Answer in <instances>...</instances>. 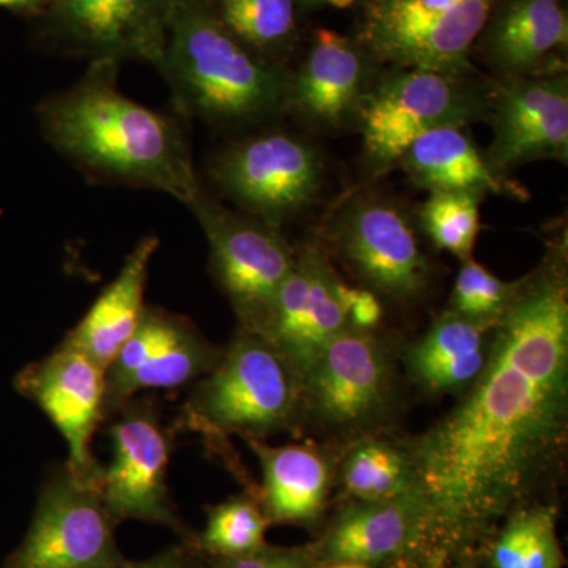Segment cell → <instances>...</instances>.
Instances as JSON below:
<instances>
[{
	"instance_id": "obj_1",
	"label": "cell",
	"mask_w": 568,
	"mask_h": 568,
	"mask_svg": "<svg viewBox=\"0 0 568 568\" xmlns=\"http://www.w3.org/2000/svg\"><path fill=\"white\" fill-rule=\"evenodd\" d=\"M493 328L484 372L426 432L405 437L428 562L470 555L511 511L562 484L568 455V250L556 237Z\"/></svg>"
},
{
	"instance_id": "obj_2",
	"label": "cell",
	"mask_w": 568,
	"mask_h": 568,
	"mask_svg": "<svg viewBox=\"0 0 568 568\" xmlns=\"http://www.w3.org/2000/svg\"><path fill=\"white\" fill-rule=\"evenodd\" d=\"M118 62H91L80 81L40 103L41 132L91 181L149 189L185 205L204 192L181 122L123 95Z\"/></svg>"
},
{
	"instance_id": "obj_3",
	"label": "cell",
	"mask_w": 568,
	"mask_h": 568,
	"mask_svg": "<svg viewBox=\"0 0 568 568\" xmlns=\"http://www.w3.org/2000/svg\"><path fill=\"white\" fill-rule=\"evenodd\" d=\"M160 71L179 110L204 121L241 125L286 111L290 74L235 39L207 0H174Z\"/></svg>"
},
{
	"instance_id": "obj_4",
	"label": "cell",
	"mask_w": 568,
	"mask_h": 568,
	"mask_svg": "<svg viewBox=\"0 0 568 568\" xmlns=\"http://www.w3.org/2000/svg\"><path fill=\"white\" fill-rule=\"evenodd\" d=\"M302 377L263 336L237 328L222 357L194 384L181 426L222 452L230 436L298 435Z\"/></svg>"
},
{
	"instance_id": "obj_5",
	"label": "cell",
	"mask_w": 568,
	"mask_h": 568,
	"mask_svg": "<svg viewBox=\"0 0 568 568\" xmlns=\"http://www.w3.org/2000/svg\"><path fill=\"white\" fill-rule=\"evenodd\" d=\"M396 357L377 331L346 328L302 376L298 435L346 447L390 433L402 405Z\"/></svg>"
},
{
	"instance_id": "obj_6",
	"label": "cell",
	"mask_w": 568,
	"mask_h": 568,
	"mask_svg": "<svg viewBox=\"0 0 568 568\" xmlns=\"http://www.w3.org/2000/svg\"><path fill=\"white\" fill-rule=\"evenodd\" d=\"M321 245L345 265L357 286L372 291L383 304H418L432 290L435 271L416 230L386 197H351L335 213Z\"/></svg>"
},
{
	"instance_id": "obj_7",
	"label": "cell",
	"mask_w": 568,
	"mask_h": 568,
	"mask_svg": "<svg viewBox=\"0 0 568 568\" xmlns=\"http://www.w3.org/2000/svg\"><path fill=\"white\" fill-rule=\"evenodd\" d=\"M463 74L399 69L369 88L357 121L365 156L376 173L395 168L418 138L443 126H466L487 115L488 89Z\"/></svg>"
},
{
	"instance_id": "obj_8",
	"label": "cell",
	"mask_w": 568,
	"mask_h": 568,
	"mask_svg": "<svg viewBox=\"0 0 568 568\" xmlns=\"http://www.w3.org/2000/svg\"><path fill=\"white\" fill-rule=\"evenodd\" d=\"M211 250V274L233 306L239 327L256 332L293 271L294 245L280 227L234 212L203 192L189 205Z\"/></svg>"
},
{
	"instance_id": "obj_9",
	"label": "cell",
	"mask_w": 568,
	"mask_h": 568,
	"mask_svg": "<svg viewBox=\"0 0 568 568\" xmlns=\"http://www.w3.org/2000/svg\"><path fill=\"white\" fill-rule=\"evenodd\" d=\"M209 173L242 211L282 230L320 196L324 162L308 141L271 130L226 145Z\"/></svg>"
},
{
	"instance_id": "obj_10",
	"label": "cell",
	"mask_w": 568,
	"mask_h": 568,
	"mask_svg": "<svg viewBox=\"0 0 568 568\" xmlns=\"http://www.w3.org/2000/svg\"><path fill=\"white\" fill-rule=\"evenodd\" d=\"M108 428L111 462L102 467L99 493L114 526L142 521L163 526L183 541L196 534L179 517L170 487L171 439L155 406L130 399L114 414Z\"/></svg>"
},
{
	"instance_id": "obj_11",
	"label": "cell",
	"mask_w": 568,
	"mask_h": 568,
	"mask_svg": "<svg viewBox=\"0 0 568 568\" xmlns=\"http://www.w3.org/2000/svg\"><path fill=\"white\" fill-rule=\"evenodd\" d=\"M495 0H376L366 40L377 58L398 69L463 74Z\"/></svg>"
},
{
	"instance_id": "obj_12",
	"label": "cell",
	"mask_w": 568,
	"mask_h": 568,
	"mask_svg": "<svg viewBox=\"0 0 568 568\" xmlns=\"http://www.w3.org/2000/svg\"><path fill=\"white\" fill-rule=\"evenodd\" d=\"M114 529L99 489L59 467L41 488L20 547L0 568H115L125 556Z\"/></svg>"
},
{
	"instance_id": "obj_13",
	"label": "cell",
	"mask_w": 568,
	"mask_h": 568,
	"mask_svg": "<svg viewBox=\"0 0 568 568\" xmlns=\"http://www.w3.org/2000/svg\"><path fill=\"white\" fill-rule=\"evenodd\" d=\"M174 0H48L40 17L58 48L95 61L162 70Z\"/></svg>"
},
{
	"instance_id": "obj_14",
	"label": "cell",
	"mask_w": 568,
	"mask_h": 568,
	"mask_svg": "<svg viewBox=\"0 0 568 568\" xmlns=\"http://www.w3.org/2000/svg\"><path fill=\"white\" fill-rule=\"evenodd\" d=\"M14 386L61 433L69 450L65 466L71 476L99 489L102 466L93 455L92 440L103 422L102 366L61 343L50 355L18 373Z\"/></svg>"
},
{
	"instance_id": "obj_15",
	"label": "cell",
	"mask_w": 568,
	"mask_h": 568,
	"mask_svg": "<svg viewBox=\"0 0 568 568\" xmlns=\"http://www.w3.org/2000/svg\"><path fill=\"white\" fill-rule=\"evenodd\" d=\"M488 162L499 173L521 164L568 162V80L562 70L508 78L488 88Z\"/></svg>"
},
{
	"instance_id": "obj_16",
	"label": "cell",
	"mask_w": 568,
	"mask_h": 568,
	"mask_svg": "<svg viewBox=\"0 0 568 568\" xmlns=\"http://www.w3.org/2000/svg\"><path fill=\"white\" fill-rule=\"evenodd\" d=\"M295 250L293 271L254 334L274 346L302 377L321 351L349 324L338 295L342 276L323 245L306 241Z\"/></svg>"
},
{
	"instance_id": "obj_17",
	"label": "cell",
	"mask_w": 568,
	"mask_h": 568,
	"mask_svg": "<svg viewBox=\"0 0 568 568\" xmlns=\"http://www.w3.org/2000/svg\"><path fill=\"white\" fill-rule=\"evenodd\" d=\"M321 567L361 564L386 568L428 559V528L417 496L383 503L343 500L321 541L313 545Z\"/></svg>"
},
{
	"instance_id": "obj_18",
	"label": "cell",
	"mask_w": 568,
	"mask_h": 568,
	"mask_svg": "<svg viewBox=\"0 0 568 568\" xmlns=\"http://www.w3.org/2000/svg\"><path fill=\"white\" fill-rule=\"evenodd\" d=\"M245 443L260 462L263 481L256 493L268 523L316 526L334 495L343 447L317 440L290 446L261 439Z\"/></svg>"
},
{
	"instance_id": "obj_19",
	"label": "cell",
	"mask_w": 568,
	"mask_h": 568,
	"mask_svg": "<svg viewBox=\"0 0 568 568\" xmlns=\"http://www.w3.org/2000/svg\"><path fill=\"white\" fill-rule=\"evenodd\" d=\"M368 91L365 61L353 41L320 29L301 69L290 74L286 111L317 129L336 130L357 119Z\"/></svg>"
},
{
	"instance_id": "obj_20",
	"label": "cell",
	"mask_w": 568,
	"mask_h": 568,
	"mask_svg": "<svg viewBox=\"0 0 568 568\" xmlns=\"http://www.w3.org/2000/svg\"><path fill=\"white\" fill-rule=\"evenodd\" d=\"M493 328L444 310L399 354L407 379L432 398L458 396L484 372Z\"/></svg>"
},
{
	"instance_id": "obj_21",
	"label": "cell",
	"mask_w": 568,
	"mask_h": 568,
	"mask_svg": "<svg viewBox=\"0 0 568 568\" xmlns=\"http://www.w3.org/2000/svg\"><path fill=\"white\" fill-rule=\"evenodd\" d=\"M465 126H443L414 141L396 166L428 192H474L528 201L525 186L499 173L481 153Z\"/></svg>"
},
{
	"instance_id": "obj_22",
	"label": "cell",
	"mask_w": 568,
	"mask_h": 568,
	"mask_svg": "<svg viewBox=\"0 0 568 568\" xmlns=\"http://www.w3.org/2000/svg\"><path fill=\"white\" fill-rule=\"evenodd\" d=\"M159 244L155 235L141 239L123 261L118 276L62 339V345L88 355L104 373L140 324L149 268Z\"/></svg>"
},
{
	"instance_id": "obj_23",
	"label": "cell",
	"mask_w": 568,
	"mask_h": 568,
	"mask_svg": "<svg viewBox=\"0 0 568 568\" xmlns=\"http://www.w3.org/2000/svg\"><path fill=\"white\" fill-rule=\"evenodd\" d=\"M568 41L567 11L559 0H511L488 33V58L500 80L556 71L552 52Z\"/></svg>"
},
{
	"instance_id": "obj_24",
	"label": "cell",
	"mask_w": 568,
	"mask_h": 568,
	"mask_svg": "<svg viewBox=\"0 0 568 568\" xmlns=\"http://www.w3.org/2000/svg\"><path fill=\"white\" fill-rule=\"evenodd\" d=\"M342 500L383 503L417 496L416 470L405 437L381 433L343 447L336 467Z\"/></svg>"
},
{
	"instance_id": "obj_25",
	"label": "cell",
	"mask_w": 568,
	"mask_h": 568,
	"mask_svg": "<svg viewBox=\"0 0 568 568\" xmlns=\"http://www.w3.org/2000/svg\"><path fill=\"white\" fill-rule=\"evenodd\" d=\"M223 347L213 345L192 323L170 345L152 355L118 390L104 399L103 420L114 416L140 392L175 388L196 383L222 357Z\"/></svg>"
},
{
	"instance_id": "obj_26",
	"label": "cell",
	"mask_w": 568,
	"mask_h": 568,
	"mask_svg": "<svg viewBox=\"0 0 568 568\" xmlns=\"http://www.w3.org/2000/svg\"><path fill=\"white\" fill-rule=\"evenodd\" d=\"M556 521L558 508L551 503L508 514L487 538V568H564Z\"/></svg>"
},
{
	"instance_id": "obj_27",
	"label": "cell",
	"mask_w": 568,
	"mask_h": 568,
	"mask_svg": "<svg viewBox=\"0 0 568 568\" xmlns=\"http://www.w3.org/2000/svg\"><path fill=\"white\" fill-rule=\"evenodd\" d=\"M268 526L257 493L245 491L207 508V521L194 536V547L209 559L239 558L267 545Z\"/></svg>"
},
{
	"instance_id": "obj_28",
	"label": "cell",
	"mask_w": 568,
	"mask_h": 568,
	"mask_svg": "<svg viewBox=\"0 0 568 568\" xmlns=\"http://www.w3.org/2000/svg\"><path fill=\"white\" fill-rule=\"evenodd\" d=\"M484 197L474 192H429L418 212L426 237L436 248L454 254L459 261L473 257Z\"/></svg>"
},
{
	"instance_id": "obj_29",
	"label": "cell",
	"mask_w": 568,
	"mask_h": 568,
	"mask_svg": "<svg viewBox=\"0 0 568 568\" xmlns=\"http://www.w3.org/2000/svg\"><path fill=\"white\" fill-rule=\"evenodd\" d=\"M216 18L248 50L271 51L293 36L294 0H216Z\"/></svg>"
},
{
	"instance_id": "obj_30",
	"label": "cell",
	"mask_w": 568,
	"mask_h": 568,
	"mask_svg": "<svg viewBox=\"0 0 568 568\" xmlns=\"http://www.w3.org/2000/svg\"><path fill=\"white\" fill-rule=\"evenodd\" d=\"M519 283L521 278L504 282L478 263L476 257H469L462 261L446 310L473 323L495 327L510 308Z\"/></svg>"
},
{
	"instance_id": "obj_31",
	"label": "cell",
	"mask_w": 568,
	"mask_h": 568,
	"mask_svg": "<svg viewBox=\"0 0 568 568\" xmlns=\"http://www.w3.org/2000/svg\"><path fill=\"white\" fill-rule=\"evenodd\" d=\"M205 568H321L315 548H276L271 545L239 556V558L209 559Z\"/></svg>"
},
{
	"instance_id": "obj_32",
	"label": "cell",
	"mask_w": 568,
	"mask_h": 568,
	"mask_svg": "<svg viewBox=\"0 0 568 568\" xmlns=\"http://www.w3.org/2000/svg\"><path fill=\"white\" fill-rule=\"evenodd\" d=\"M338 295L351 328L375 332L384 317V304L376 294L364 287L351 286L339 278Z\"/></svg>"
},
{
	"instance_id": "obj_33",
	"label": "cell",
	"mask_w": 568,
	"mask_h": 568,
	"mask_svg": "<svg viewBox=\"0 0 568 568\" xmlns=\"http://www.w3.org/2000/svg\"><path fill=\"white\" fill-rule=\"evenodd\" d=\"M209 558L194 547V541H179L173 547L163 549L159 555L142 560L125 559L115 568H205Z\"/></svg>"
},
{
	"instance_id": "obj_34",
	"label": "cell",
	"mask_w": 568,
	"mask_h": 568,
	"mask_svg": "<svg viewBox=\"0 0 568 568\" xmlns=\"http://www.w3.org/2000/svg\"><path fill=\"white\" fill-rule=\"evenodd\" d=\"M48 0H0V7L21 13L41 14Z\"/></svg>"
},
{
	"instance_id": "obj_35",
	"label": "cell",
	"mask_w": 568,
	"mask_h": 568,
	"mask_svg": "<svg viewBox=\"0 0 568 568\" xmlns=\"http://www.w3.org/2000/svg\"><path fill=\"white\" fill-rule=\"evenodd\" d=\"M306 3H313V6H328L335 7V9H347V7L354 6L355 0H304Z\"/></svg>"
},
{
	"instance_id": "obj_36",
	"label": "cell",
	"mask_w": 568,
	"mask_h": 568,
	"mask_svg": "<svg viewBox=\"0 0 568 568\" xmlns=\"http://www.w3.org/2000/svg\"><path fill=\"white\" fill-rule=\"evenodd\" d=\"M465 556L466 555H458V562L450 564V566H448L446 560H440V562L435 564V566H429L426 568H474L469 562H467V560H465Z\"/></svg>"
},
{
	"instance_id": "obj_37",
	"label": "cell",
	"mask_w": 568,
	"mask_h": 568,
	"mask_svg": "<svg viewBox=\"0 0 568 568\" xmlns=\"http://www.w3.org/2000/svg\"><path fill=\"white\" fill-rule=\"evenodd\" d=\"M321 568H366V567L361 566V564L338 562V564H328V566H324Z\"/></svg>"
}]
</instances>
